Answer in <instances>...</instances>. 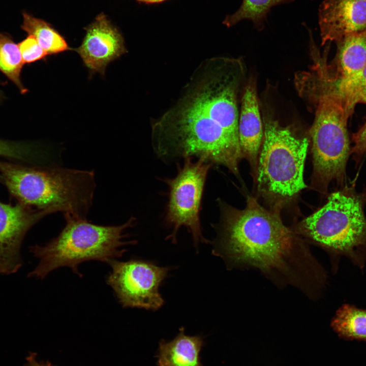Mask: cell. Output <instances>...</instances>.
<instances>
[{"label":"cell","mask_w":366,"mask_h":366,"mask_svg":"<svg viewBox=\"0 0 366 366\" xmlns=\"http://www.w3.org/2000/svg\"><path fill=\"white\" fill-rule=\"evenodd\" d=\"M240 60L204 62L177 102L151 125L154 150L166 162L203 158L234 174L242 158L238 138Z\"/></svg>","instance_id":"cell-1"},{"label":"cell","mask_w":366,"mask_h":366,"mask_svg":"<svg viewBox=\"0 0 366 366\" xmlns=\"http://www.w3.org/2000/svg\"><path fill=\"white\" fill-rule=\"evenodd\" d=\"M220 223L212 254L228 268L251 266L300 289L317 293L325 273L308 248L282 223L278 214L249 197L237 209L219 199Z\"/></svg>","instance_id":"cell-2"},{"label":"cell","mask_w":366,"mask_h":366,"mask_svg":"<svg viewBox=\"0 0 366 366\" xmlns=\"http://www.w3.org/2000/svg\"><path fill=\"white\" fill-rule=\"evenodd\" d=\"M0 178L19 203L45 216L85 217L96 188L93 171L27 167L0 161Z\"/></svg>","instance_id":"cell-3"},{"label":"cell","mask_w":366,"mask_h":366,"mask_svg":"<svg viewBox=\"0 0 366 366\" xmlns=\"http://www.w3.org/2000/svg\"><path fill=\"white\" fill-rule=\"evenodd\" d=\"M66 225L59 234L44 246L36 245L30 252L39 262L29 277L43 279L51 271L68 267L80 277L79 265L85 261L108 262L121 257L127 250L121 248L135 244L126 241V229L134 226L135 219L123 224L104 226L93 224L85 217L66 215Z\"/></svg>","instance_id":"cell-4"},{"label":"cell","mask_w":366,"mask_h":366,"mask_svg":"<svg viewBox=\"0 0 366 366\" xmlns=\"http://www.w3.org/2000/svg\"><path fill=\"white\" fill-rule=\"evenodd\" d=\"M307 87L316 105L311 129L313 159V182L321 192L326 193L330 182L343 186L346 164L351 148L347 128L350 116L333 84L317 79Z\"/></svg>","instance_id":"cell-5"},{"label":"cell","mask_w":366,"mask_h":366,"mask_svg":"<svg viewBox=\"0 0 366 366\" xmlns=\"http://www.w3.org/2000/svg\"><path fill=\"white\" fill-rule=\"evenodd\" d=\"M366 192L345 186L329 195L327 202L299 225L300 231L323 247L361 264L366 248Z\"/></svg>","instance_id":"cell-6"},{"label":"cell","mask_w":366,"mask_h":366,"mask_svg":"<svg viewBox=\"0 0 366 366\" xmlns=\"http://www.w3.org/2000/svg\"><path fill=\"white\" fill-rule=\"evenodd\" d=\"M257 168V185L263 196L279 202L306 188L303 179L308 141L296 137L277 120L265 121Z\"/></svg>","instance_id":"cell-7"},{"label":"cell","mask_w":366,"mask_h":366,"mask_svg":"<svg viewBox=\"0 0 366 366\" xmlns=\"http://www.w3.org/2000/svg\"><path fill=\"white\" fill-rule=\"evenodd\" d=\"M187 157L182 164H177L176 175L162 181L168 187V201L165 222L171 229L167 239L176 242L177 233L186 227L192 236L195 247L208 243L202 233L200 212L204 186L212 165L203 158Z\"/></svg>","instance_id":"cell-8"},{"label":"cell","mask_w":366,"mask_h":366,"mask_svg":"<svg viewBox=\"0 0 366 366\" xmlns=\"http://www.w3.org/2000/svg\"><path fill=\"white\" fill-rule=\"evenodd\" d=\"M108 264L111 270L106 278L123 308L157 310L164 303L159 288L170 270L149 261L132 259L120 261L116 259Z\"/></svg>","instance_id":"cell-9"},{"label":"cell","mask_w":366,"mask_h":366,"mask_svg":"<svg viewBox=\"0 0 366 366\" xmlns=\"http://www.w3.org/2000/svg\"><path fill=\"white\" fill-rule=\"evenodd\" d=\"M85 30L82 42L75 50L91 74L104 75L109 64L127 52L124 38L103 13Z\"/></svg>","instance_id":"cell-10"},{"label":"cell","mask_w":366,"mask_h":366,"mask_svg":"<svg viewBox=\"0 0 366 366\" xmlns=\"http://www.w3.org/2000/svg\"><path fill=\"white\" fill-rule=\"evenodd\" d=\"M45 216L20 203L12 205L0 202V273L10 274L20 268L22 239Z\"/></svg>","instance_id":"cell-11"},{"label":"cell","mask_w":366,"mask_h":366,"mask_svg":"<svg viewBox=\"0 0 366 366\" xmlns=\"http://www.w3.org/2000/svg\"><path fill=\"white\" fill-rule=\"evenodd\" d=\"M322 44L366 29V0H324L318 12Z\"/></svg>","instance_id":"cell-12"},{"label":"cell","mask_w":366,"mask_h":366,"mask_svg":"<svg viewBox=\"0 0 366 366\" xmlns=\"http://www.w3.org/2000/svg\"><path fill=\"white\" fill-rule=\"evenodd\" d=\"M263 126L257 98L256 85L251 81L242 97L238 119V138L242 158L257 168L258 157L263 141Z\"/></svg>","instance_id":"cell-13"},{"label":"cell","mask_w":366,"mask_h":366,"mask_svg":"<svg viewBox=\"0 0 366 366\" xmlns=\"http://www.w3.org/2000/svg\"><path fill=\"white\" fill-rule=\"evenodd\" d=\"M184 327L172 340L159 342L158 358V366H203L200 352L204 345L201 336H189L185 334Z\"/></svg>","instance_id":"cell-14"},{"label":"cell","mask_w":366,"mask_h":366,"mask_svg":"<svg viewBox=\"0 0 366 366\" xmlns=\"http://www.w3.org/2000/svg\"><path fill=\"white\" fill-rule=\"evenodd\" d=\"M336 42V73H331L336 79H346L355 75L366 64V29L346 36Z\"/></svg>","instance_id":"cell-15"},{"label":"cell","mask_w":366,"mask_h":366,"mask_svg":"<svg viewBox=\"0 0 366 366\" xmlns=\"http://www.w3.org/2000/svg\"><path fill=\"white\" fill-rule=\"evenodd\" d=\"M21 28L34 37L48 55L57 54L71 50L66 39L45 21L23 13Z\"/></svg>","instance_id":"cell-16"},{"label":"cell","mask_w":366,"mask_h":366,"mask_svg":"<svg viewBox=\"0 0 366 366\" xmlns=\"http://www.w3.org/2000/svg\"><path fill=\"white\" fill-rule=\"evenodd\" d=\"M331 325L342 338L366 341V310L344 304L338 310Z\"/></svg>","instance_id":"cell-17"},{"label":"cell","mask_w":366,"mask_h":366,"mask_svg":"<svg viewBox=\"0 0 366 366\" xmlns=\"http://www.w3.org/2000/svg\"><path fill=\"white\" fill-rule=\"evenodd\" d=\"M24 65L18 44L9 35L0 33V71L17 86L21 94L28 92L21 80Z\"/></svg>","instance_id":"cell-18"},{"label":"cell","mask_w":366,"mask_h":366,"mask_svg":"<svg viewBox=\"0 0 366 366\" xmlns=\"http://www.w3.org/2000/svg\"><path fill=\"white\" fill-rule=\"evenodd\" d=\"M295 0H243L239 8L233 14L228 15L223 23L231 27L238 22L251 20L255 27L262 30L271 8L279 5L289 4Z\"/></svg>","instance_id":"cell-19"},{"label":"cell","mask_w":366,"mask_h":366,"mask_svg":"<svg viewBox=\"0 0 366 366\" xmlns=\"http://www.w3.org/2000/svg\"><path fill=\"white\" fill-rule=\"evenodd\" d=\"M334 87L341 96L348 113L351 115L355 106V98L358 93L366 87V64L357 73L343 80H338L333 76Z\"/></svg>","instance_id":"cell-20"},{"label":"cell","mask_w":366,"mask_h":366,"mask_svg":"<svg viewBox=\"0 0 366 366\" xmlns=\"http://www.w3.org/2000/svg\"><path fill=\"white\" fill-rule=\"evenodd\" d=\"M18 45L24 64L45 59L48 55L36 39L32 36L28 35Z\"/></svg>","instance_id":"cell-21"},{"label":"cell","mask_w":366,"mask_h":366,"mask_svg":"<svg viewBox=\"0 0 366 366\" xmlns=\"http://www.w3.org/2000/svg\"><path fill=\"white\" fill-rule=\"evenodd\" d=\"M28 149L20 143L0 140V156L24 160L28 156Z\"/></svg>","instance_id":"cell-22"},{"label":"cell","mask_w":366,"mask_h":366,"mask_svg":"<svg viewBox=\"0 0 366 366\" xmlns=\"http://www.w3.org/2000/svg\"><path fill=\"white\" fill-rule=\"evenodd\" d=\"M352 141L354 145L351 148V154L357 165L366 153V123L353 134Z\"/></svg>","instance_id":"cell-23"},{"label":"cell","mask_w":366,"mask_h":366,"mask_svg":"<svg viewBox=\"0 0 366 366\" xmlns=\"http://www.w3.org/2000/svg\"><path fill=\"white\" fill-rule=\"evenodd\" d=\"M37 354L35 352H29V355L26 357V363L24 366H56L53 365L50 362L40 361L37 359Z\"/></svg>","instance_id":"cell-24"},{"label":"cell","mask_w":366,"mask_h":366,"mask_svg":"<svg viewBox=\"0 0 366 366\" xmlns=\"http://www.w3.org/2000/svg\"><path fill=\"white\" fill-rule=\"evenodd\" d=\"M364 103L366 104V87L363 88L357 95L355 103L356 104L358 103Z\"/></svg>","instance_id":"cell-25"},{"label":"cell","mask_w":366,"mask_h":366,"mask_svg":"<svg viewBox=\"0 0 366 366\" xmlns=\"http://www.w3.org/2000/svg\"><path fill=\"white\" fill-rule=\"evenodd\" d=\"M137 1L140 2V3H143L147 4H155V3H159L162 2L163 1H165L166 0H136Z\"/></svg>","instance_id":"cell-26"}]
</instances>
